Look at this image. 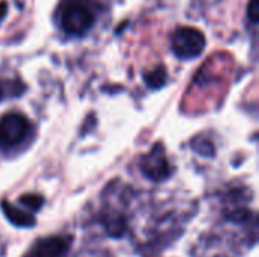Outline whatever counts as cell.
I'll return each mask as SVG.
<instances>
[{"label": "cell", "instance_id": "cell-9", "mask_svg": "<svg viewBox=\"0 0 259 257\" xmlns=\"http://www.w3.org/2000/svg\"><path fill=\"white\" fill-rule=\"evenodd\" d=\"M258 2L259 0H250L249 2V6H247V15H249V20L252 23H256L258 21Z\"/></svg>", "mask_w": 259, "mask_h": 257}, {"label": "cell", "instance_id": "cell-11", "mask_svg": "<svg viewBox=\"0 0 259 257\" xmlns=\"http://www.w3.org/2000/svg\"><path fill=\"white\" fill-rule=\"evenodd\" d=\"M2 95H3V88H2V85H0V98H2Z\"/></svg>", "mask_w": 259, "mask_h": 257}, {"label": "cell", "instance_id": "cell-8", "mask_svg": "<svg viewBox=\"0 0 259 257\" xmlns=\"http://www.w3.org/2000/svg\"><path fill=\"white\" fill-rule=\"evenodd\" d=\"M20 201H21L24 206H27V208H30V209H33V211H38V209L42 206L44 198H42L41 195H36V194H24V195L20 198Z\"/></svg>", "mask_w": 259, "mask_h": 257}, {"label": "cell", "instance_id": "cell-1", "mask_svg": "<svg viewBox=\"0 0 259 257\" xmlns=\"http://www.w3.org/2000/svg\"><path fill=\"white\" fill-rule=\"evenodd\" d=\"M97 0H64L59 8V24L71 36L87 35L99 15Z\"/></svg>", "mask_w": 259, "mask_h": 257}, {"label": "cell", "instance_id": "cell-4", "mask_svg": "<svg viewBox=\"0 0 259 257\" xmlns=\"http://www.w3.org/2000/svg\"><path fill=\"white\" fill-rule=\"evenodd\" d=\"M29 130V121L18 112H9L0 120V142L6 147L20 144Z\"/></svg>", "mask_w": 259, "mask_h": 257}, {"label": "cell", "instance_id": "cell-3", "mask_svg": "<svg viewBox=\"0 0 259 257\" xmlns=\"http://www.w3.org/2000/svg\"><path fill=\"white\" fill-rule=\"evenodd\" d=\"M140 168L143 174L152 182H162L171 176V165L161 144H156L146 156H143Z\"/></svg>", "mask_w": 259, "mask_h": 257}, {"label": "cell", "instance_id": "cell-7", "mask_svg": "<svg viewBox=\"0 0 259 257\" xmlns=\"http://www.w3.org/2000/svg\"><path fill=\"white\" fill-rule=\"evenodd\" d=\"M144 80H146V83L150 88L158 89V88H161L165 83V80H167V71H165V68L162 65H159V67H156V68H153L150 71H146L144 73Z\"/></svg>", "mask_w": 259, "mask_h": 257}, {"label": "cell", "instance_id": "cell-5", "mask_svg": "<svg viewBox=\"0 0 259 257\" xmlns=\"http://www.w3.org/2000/svg\"><path fill=\"white\" fill-rule=\"evenodd\" d=\"M67 242L62 238L50 236L36 242L30 257H64L67 253Z\"/></svg>", "mask_w": 259, "mask_h": 257}, {"label": "cell", "instance_id": "cell-10", "mask_svg": "<svg viewBox=\"0 0 259 257\" xmlns=\"http://www.w3.org/2000/svg\"><path fill=\"white\" fill-rule=\"evenodd\" d=\"M6 14H8V3L6 2H0V24L5 20Z\"/></svg>", "mask_w": 259, "mask_h": 257}, {"label": "cell", "instance_id": "cell-2", "mask_svg": "<svg viewBox=\"0 0 259 257\" xmlns=\"http://www.w3.org/2000/svg\"><path fill=\"white\" fill-rule=\"evenodd\" d=\"M171 47L178 58L194 59L203 53L206 47V38L202 30L191 26H184L176 29L173 33Z\"/></svg>", "mask_w": 259, "mask_h": 257}, {"label": "cell", "instance_id": "cell-6", "mask_svg": "<svg viewBox=\"0 0 259 257\" xmlns=\"http://www.w3.org/2000/svg\"><path fill=\"white\" fill-rule=\"evenodd\" d=\"M2 209H3V214L8 217V220L12 224L18 226V227H32V226H35L33 215H30L29 212L21 211L20 208L12 206L8 200L2 201Z\"/></svg>", "mask_w": 259, "mask_h": 257}]
</instances>
